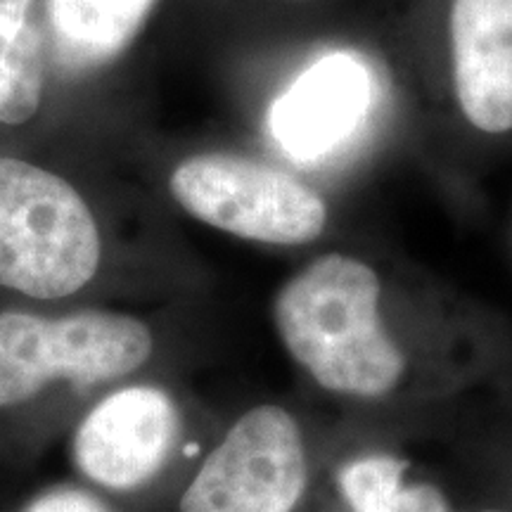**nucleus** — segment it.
I'll list each match as a JSON object with an SVG mask.
<instances>
[{
    "label": "nucleus",
    "instance_id": "nucleus-9",
    "mask_svg": "<svg viewBox=\"0 0 512 512\" xmlns=\"http://www.w3.org/2000/svg\"><path fill=\"white\" fill-rule=\"evenodd\" d=\"M157 0H43L48 46L64 69L100 67L131 46Z\"/></svg>",
    "mask_w": 512,
    "mask_h": 512
},
{
    "label": "nucleus",
    "instance_id": "nucleus-10",
    "mask_svg": "<svg viewBox=\"0 0 512 512\" xmlns=\"http://www.w3.org/2000/svg\"><path fill=\"white\" fill-rule=\"evenodd\" d=\"M48 31L41 0H0V121L17 126L41 107Z\"/></svg>",
    "mask_w": 512,
    "mask_h": 512
},
{
    "label": "nucleus",
    "instance_id": "nucleus-1",
    "mask_svg": "<svg viewBox=\"0 0 512 512\" xmlns=\"http://www.w3.org/2000/svg\"><path fill=\"white\" fill-rule=\"evenodd\" d=\"M275 325L330 392L382 396L403 373V354L382 328L380 280L351 256H320L294 275L275 299Z\"/></svg>",
    "mask_w": 512,
    "mask_h": 512
},
{
    "label": "nucleus",
    "instance_id": "nucleus-11",
    "mask_svg": "<svg viewBox=\"0 0 512 512\" xmlns=\"http://www.w3.org/2000/svg\"><path fill=\"white\" fill-rule=\"evenodd\" d=\"M403 470L396 458H361L339 472V486L354 512H446L434 486H406Z\"/></svg>",
    "mask_w": 512,
    "mask_h": 512
},
{
    "label": "nucleus",
    "instance_id": "nucleus-7",
    "mask_svg": "<svg viewBox=\"0 0 512 512\" xmlns=\"http://www.w3.org/2000/svg\"><path fill=\"white\" fill-rule=\"evenodd\" d=\"M370 105V74L351 53L320 57L273 102V138L294 162H316L347 140Z\"/></svg>",
    "mask_w": 512,
    "mask_h": 512
},
{
    "label": "nucleus",
    "instance_id": "nucleus-2",
    "mask_svg": "<svg viewBox=\"0 0 512 512\" xmlns=\"http://www.w3.org/2000/svg\"><path fill=\"white\" fill-rule=\"evenodd\" d=\"M100 233L74 185L22 159L0 157V285L62 299L91 283Z\"/></svg>",
    "mask_w": 512,
    "mask_h": 512
},
{
    "label": "nucleus",
    "instance_id": "nucleus-6",
    "mask_svg": "<svg viewBox=\"0 0 512 512\" xmlns=\"http://www.w3.org/2000/svg\"><path fill=\"white\" fill-rule=\"evenodd\" d=\"M178 434V413L157 387H124L102 399L74 437V458L93 482L128 491L155 477Z\"/></svg>",
    "mask_w": 512,
    "mask_h": 512
},
{
    "label": "nucleus",
    "instance_id": "nucleus-4",
    "mask_svg": "<svg viewBox=\"0 0 512 512\" xmlns=\"http://www.w3.org/2000/svg\"><path fill=\"white\" fill-rule=\"evenodd\" d=\"M169 185L195 219L266 245H304L328 221L325 202L309 185L238 155L209 152L185 159Z\"/></svg>",
    "mask_w": 512,
    "mask_h": 512
},
{
    "label": "nucleus",
    "instance_id": "nucleus-8",
    "mask_svg": "<svg viewBox=\"0 0 512 512\" xmlns=\"http://www.w3.org/2000/svg\"><path fill=\"white\" fill-rule=\"evenodd\" d=\"M453 83L470 124L512 131V0H453Z\"/></svg>",
    "mask_w": 512,
    "mask_h": 512
},
{
    "label": "nucleus",
    "instance_id": "nucleus-5",
    "mask_svg": "<svg viewBox=\"0 0 512 512\" xmlns=\"http://www.w3.org/2000/svg\"><path fill=\"white\" fill-rule=\"evenodd\" d=\"M306 458L297 422L259 406L235 422L181 498V512H292L304 494Z\"/></svg>",
    "mask_w": 512,
    "mask_h": 512
},
{
    "label": "nucleus",
    "instance_id": "nucleus-12",
    "mask_svg": "<svg viewBox=\"0 0 512 512\" xmlns=\"http://www.w3.org/2000/svg\"><path fill=\"white\" fill-rule=\"evenodd\" d=\"M24 512H110L98 498L79 489H55L36 498Z\"/></svg>",
    "mask_w": 512,
    "mask_h": 512
},
{
    "label": "nucleus",
    "instance_id": "nucleus-3",
    "mask_svg": "<svg viewBox=\"0 0 512 512\" xmlns=\"http://www.w3.org/2000/svg\"><path fill=\"white\" fill-rule=\"evenodd\" d=\"M152 354L143 320L112 311L64 318L0 313V408L17 406L57 380L102 384L131 375Z\"/></svg>",
    "mask_w": 512,
    "mask_h": 512
}]
</instances>
